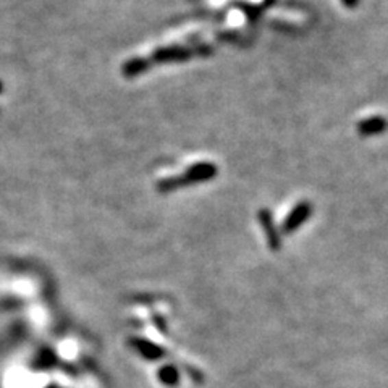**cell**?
<instances>
[{"label": "cell", "instance_id": "6da1fadb", "mask_svg": "<svg viewBox=\"0 0 388 388\" xmlns=\"http://www.w3.org/2000/svg\"><path fill=\"white\" fill-rule=\"evenodd\" d=\"M217 165L212 164V162H197V164L188 167V170L184 171L183 175L160 180V182L157 183V189H159L160 193H170L175 191V189L191 186V184L210 182V180L217 177Z\"/></svg>", "mask_w": 388, "mask_h": 388}, {"label": "cell", "instance_id": "7a4b0ae2", "mask_svg": "<svg viewBox=\"0 0 388 388\" xmlns=\"http://www.w3.org/2000/svg\"><path fill=\"white\" fill-rule=\"evenodd\" d=\"M212 49L207 46H196V47H182V46H170L162 47L146 58L147 65L152 66L154 63H170V62H186L191 57L196 56H209Z\"/></svg>", "mask_w": 388, "mask_h": 388}, {"label": "cell", "instance_id": "3957f363", "mask_svg": "<svg viewBox=\"0 0 388 388\" xmlns=\"http://www.w3.org/2000/svg\"><path fill=\"white\" fill-rule=\"evenodd\" d=\"M313 212H314V206L311 204V202H308V201L298 202V204L291 209L290 214L287 215L285 220H283L282 227H280L282 233L283 234L295 233L298 228L303 227L306 220H308L311 215H313Z\"/></svg>", "mask_w": 388, "mask_h": 388}, {"label": "cell", "instance_id": "277c9868", "mask_svg": "<svg viewBox=\"0 0 388 388\" xmlns=\"http://www.w3.org/2000/svg\"><path fill=\"white\" fill-rule=\"evenodd\" d=\"M257 220H259V223L263 225V228L265 232V238H267L270 250L278 251L280 246H282V237H280L277 225H275V222H274L272 212L264 207V209H260L259 212H257Z\"/></svg>", "mask_w": 388, "mask_h": 388}, {"label": "cell", "instance_id": "5b68a950", "mask_svg": "<svg viewBox=\"0 0 388 388\" xmlns=\"http://www.w3.org/2000/svg\"><path fill=\"white\" fill-rule=\"evenodd\" d=\"M388 128V121L383 117H369V119L361 120L358 123V133L361 136H377V134L385 133Z\"/></svg>", "mask_w": 388, "mask_h": 388}, {"label": "cell", "instance_id": "8992f818", "mask_svg": "<svg viewBox=\"0 0 388 388\" xmlns=\"http://www.w3.org/2000/svg\"><path fill=\"white\" fill-rule=\"evenodd\" d=\"M341 2H343V5L348 8H354L356 5H358V0H341Z\"/></svg>", "mask_w": 388, "mask_h": 388}]
</instances>
